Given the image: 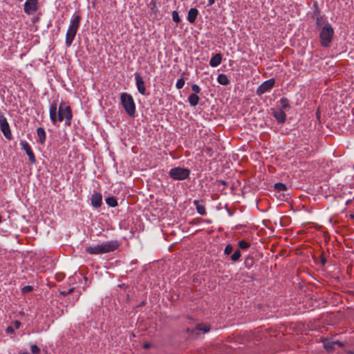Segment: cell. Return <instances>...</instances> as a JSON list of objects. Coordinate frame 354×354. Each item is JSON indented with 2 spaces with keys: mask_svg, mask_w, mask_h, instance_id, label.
Returning <instances> with one entry per match:
<instances>
[{
  "mask_svg": "<svg viewBox=\"0 0 354 354\" xmlns=\"http://www.w3.org/2000/svg\"><path fill=\"white\" fill-rule=\"evenodd\" d=\"M281 102V105L285 109H288L290 107V103H289V101L288 100V99L285 98H282V99H281L280 100Z\"/></svg>",
  "mask_w": 354,
  "mask_h": 354,
  "instance_id": "24",
  "label": "cell"
},
{
  "mask_svg": "<svg viewBox=\"0 0 354 354\" xmlns=\"http://www.w3.org/2000/svg\"><path fill=\"white\" fill-rule=\"evenodd\" d=\"M197 329L203 332H208V331L210 330V327L207 325H203V324H201V325H199L197 326Z\"/></svg>",
  "mask_w": 354,
  "mask_h": 354,
  "instance_id": "25",
  "label": "cell"
},
{
  "mask_svg": "<svg viewBox=\"0 0 354 354\" xmlns=\"http://www.w3.org/2000/svg\"><path fill=\"white\" fill-rule=\"evenodd\" d=\"M185 85V80L183 78H180L178 79V80L177 81L176 84V88L178 89H181L183 88V87H184Z\"/></svg>",
  "mask_w": 354,
  "mask_h": 354,
  "instance_id": "26",
  "label": "cell"
},
{
  "mask_svg": "<svg viewBox=\"0 0 354 354\" xmlns=\"http://www.w3.org/2000/svg\"><path fill=\"white\" fill-rule=\"evenodd\" d=\"M172 19L176 24H178L181 21V18L179 17V14L176 11H174L172 12Z\"/></svg>",
  "mask_w": 354,
  "mask_h": 354,
  "instance_id": "23",
  "label": "cell"
},
{
  "mask_svg": "<svg viewBox=\"0 0 354 354\" xmlns=\"http://www.w3.org/2000/svg\"><path fill=\"white\" fill-rule=\"evenodd\" d=\"M0 127H1V131L2 134H4V137L8 140H11L13 139L12 133H11V130L10 129L9 124L8 122L7 119L4 117L3 114H1L0 116Z\"/></svg>",
  "mask_w": 354,
  "mask_h": 354,
  "instance_id": "6",
  "label": "cell"
},
{
  "mask_svg": "<svg viewBox=\"0 0 354 354\" xmlns=\"http://www.w3.org/2000/svg\"><path fill=\"white\" fill-rule=\"evenodd\" d=\"M273 114L274 118L279 123H284L287 120V115H286L285 112L283 111L282 109H277V110H274Z\"/></svg>",
  "mask_w": 354,
  "mask_h": 354,
  "instance_id": "11",
  "label": "cell"
},
{
  "mask_svg": "<svg viewBox=\"0 0 354 354\" xmlns=\"http://www.w3.org/2000/svg\"><path fill=\"white\" fill-rule=\"evenodd\" d=\"M334 344L336 343H333V342H329L328 340H327V341L324 343V347H325V349L328 351H332V350L334 349Z\"/></svg>",
  "mask_w": 354,
  "mask_h": 354,
  "instance_id": "22",
  "label": "cell"
},
{
  "mask_svg": "<svg viewBox=\"0 0 354 354\" xmlns=\"http://www.w3.org/2000/svg\"><path fill=\"white\" fill-rule=\"evenodd\" d=\"M275 84V80L274 78L269 79V80L263 82V83L259 86L256 93H257V95L261 96L262 94H265L268 91L271 90V89L274 87Z\"/></svg>",
  "mask_w": 354,
  "mask_h": 354,
  "instance_id": "7",
  "label": "cell"
},
{
  "mask_svg": "<svg viewBox=\"0 0 354 354\" xmlns=\"http://www.w3.org/2000/svg\"><path fill=\"white\" fill-rule=\"evenodd\" d=\"M80 15H76L71 21V24L69 25V29H68L67 35H66V44H67V47H70L72 42H73L74 38L75 37L77 30H78L79 26H80Z\"/></svg>",
  "mask_w": 354,
  "mask_h": 354,
  "instance_id": "2",
  "label": "cell"
},
{
  "mask_svg": "<svg viewBox=\"0 0 354 354\" xmlns=\"http://www.w3.org/2000/svg\"><path fill=\"white\" fill-rule=\"evenodd\" d=\"M120 246V241L114 240L102 243V244L96 246H90V247L87 248V251L90 254H102V253L113 252V251L118 249Z\"/></svg>",
  "mask_w": 354,
  "mask_h": 354,
  "instance_id": "1",
  "label": "cell"
},
{
  "mask_svg": "<svg viewBox=\"0 0 354 354\" xmlns=\"http://www.w3.org/2000/svg\"><path fill=\"white\" fill-rule=\"evenodd\" d=\"M21 147H22L23 149H24V150L25 151L26 154H27V156H29L30 161H31V163H32V164H33L35 163V155L33 154V152L32 151V149H31V146L29 145V144L27 143V142L24 141V140H21L20 142Z\"/></svg>",
  "mask_w": 354,
  "mask_h": 354,
  "instance_id": "9",
  "label": "cell"
},
{
  "mask_svg": "<svg viewBox=\"0 0 354 354\" xmlns=\"http://www.w3.org/2000/svg\"><path fill=\"white\" fill-rule=\"evenodd\" d=\"M15 327L17 329L19 328V327H20V326H21V322H18V321H17V322H15Z\"/></svg>",
  "mask_w": 354,
  "mask_h": 354,
  "instance_id": "32",
  "label": "cell"
},
{
  "mask_svg": "<svg viewBox=\"0 0 354 354\" xmlns=\"http://www.w3.org/2000/svg\"><path fill=\"white\" fill-rule=\"evenodd\" d=\"M333 29L330 24H327L322 28L320 35V37L321 44L323 47H327L330 45L332 42V39H333Z\"/></svg>",
  "mask_w": 354,
  "mask_h": 354,
  "instance_id": "4",
  "label": "cell"
},
{
  "mask_svg": "<svg viewBox=\"0 0 354 354\" xmlns=\"http://www.w3.org/2000/svg\"><path fill=\"white\" fill-rule=\"evenodd\" d=\"M91 202L94 208H100L102 203V196L101 194L99 192L94 194L91 198Z\"/></svg>",
  "mask_w": 354,
  "mask_h": 354,
  "instance_id": "12",
  "label": "cell"
},
{
  "mask_svg": "<svg viewBox=\"0 0 354 354\" xmlns=\"http://www.w3.org/2000/svg\"><path fill=\"white\" fill-rule=\"evenodd\" d=\"M50 118L53 125H56L57 121V103L53 102L50 107Z\"/></svg>",
  "mask_w": 354,
  "mask_h": 354,
  "instance_id": "13",
  "label": "cell"
},
{
  "mask_svg": "<svg viewBox=\"0 0 354 354\" xmlns=\"http://www.w3.org/2000/svg\"><path fill=\"white\" fill-rule=\"evenodd\" d=\"M120 101L126 113L130 117H134L136 114V104L133 97L130 94L122 93L120 94Z\"/></svg>",
  "mask_w": 354,
  "mask_h": 354,
  "instance_id": "3",
  "label": "cell"
},
{
  "mask_svg": "<svg viewBox=\"0 0 354 354\" xmlns=\"http://www.w3.org/2000/svg\"><path fill=\"white\" fill-rule=\"evenodd\" d=\"M198 14V11L196 9L193 8V9H190L189 11V12H188V21H189V22L191 23V24L194 23L195 20H196V17H197Z\"/></svg>",
  "mask_w": 354,
  "mask_h": 354,
  "instance_id": "16",
  "label": "cell"
},
{
  "mask_svg": "<svg viewBox=\"0 0 354 354\" xmlns=\"http://www.w3.org/2000/svg\"><path fill=\"white\" fill-rule=\"evenodd\" d=\"M209 4L210 5L214 4V1H209Z\"/></svg>",
  "mask_w": 354,
  "mask_h": 354,
  "instance_id": "33",
  "label": "cell"
},
{
  "mask_svg": "<svg viewBox=\"0 0 354 354\" xmlns=\"http://www.w3.org/2000/svg\"><path fill=\"white\" fill-rule=\"evenodd\" d=\"M192 91H194L196 94H199L200 92H201V88L198 87L197 84H193V85L192 86Z\"/></svg>",
  "mask_w": 354,
  "mask_h": 354,
  "instance_id": "28",
  "label": "cell"
},
{
  "mask_svg": "<svg viewBox=\"0 0 354 354\" xmlns=\"http://www.w3.org/2000/svg\"><path fill=\"white\" fill-rule=\"evenodd\" d=\"M31 350H32L33 353H35V354L38 353H39V348H38L37 346H33V347H32V349H31Z\"/></svg>",
  "mask_w": 354,
  "mask_h": 354,
  "instance_id": "30",
  "label": "cell"
},
{
  "mask_svg": "<svg viewBox=\"0 0 354 354\" xmlns=\"http://www.w3.org/2000/svg\"><path fill=\"white\" fill-rule=\"evenodd\" d=\"M221 62H222V55L220 53H217L212 57L210 61V64L211 67H216L221 64Z\"/></svg>",
  "mask_w": 354,
  "mask_h": 354,
  "instance_id": "14",
  "label": "cell"
},
{
  "mask_svg": "<svg viewBox=\"0 0 354 354\" xmlns=\"http://www.w3.org/2000/svg\"><path fill=\"white\" fill-rule=\"evenodd\" d=\"M6 331H7V332H8V333H13V332H14V330H13V327H8L7 329H6Z\"/></svg>",
  "mask_w": 354,
  "mask_h": 354,
  "instance_id": "31",
  "label": "cell"
},
{
  "mask_svg": "<svg viewBox=\"0 0 354 354\" xmlns=\"http://www.w3.org/2000/svg\"><path fill=\"white\" fill-rule=\"evenodd\" d=\"M106 203H107V204L108 205V206L112 207V208H114V207L118 206V201H117V200L114 197L107 198H106Z\"/></svg>",
  "mask_w": 354,
  "mask_h": 354,
  "instance_id": "21",
  "label": "cell"
},
{
  "mask_svg": "<svg viewBox=\"0 0 354 354\" xmlns=\"http://www.w3.org/2000/svg\"><path fill=\"white\" fill-rule=\"evenodd\" d=\"M218 82L221 84V85H228L230 83L229 79L228 78L227 76L224 74H220L217 77Z\"/></svg>",
  "mask_w": 354,
  "mask_h": 354,
  "instance_id": "19",
  "label": "cell"
},
{
  "mask_svg": "<svg viewBox=\"0 0 354 354\" xmlns=\"http://www.w3.org/2000/svg\"><path fill=\"white\" fill-rule=\"evenodd\" d=\"M33 289V288L32 287H31V286H28V287H25L24 288H23L22 292L24 293H29V292H31V291H32Z\"/></svg>",
  "mask_w": 354,
  "mask_h": 354,
  "instance_id": "29",
  "label": "cell"
},
{
  "mask_svg": "<svg viewBox=\"0 0 354 354\" xmlns=\"http://www.w3.org/2000/svg\"><path fill=\"white\" fill-rule=\"evenodd\" d=\"M38 9V1L37 0H29L24 4V10L27 15H33Z\"/></svg>",
  "mask_w": 354,
  "mask_h": 354,
  "instance_id": "8",
  "label": "cell"
},
{
  "mask_svg": "<svg viewBox=\"0 0 354 354\" xmlns=\"http://www.w3.org/2000/svg\"><path fill=\"white\" fill-rule=\"evenodd\" d=\"M37 134L38 138H39V141L40 144H44L46 141V138H47V135H46V132L42 127H39L37 130Z\"/></svg>",
  "mask_w": 354,
  "mask_h": 354,
  "instance_id": "17",
  "label": "cell"
},
{
  "mask_svg": "<svg viewBox=\"0 0 354 354\" xmlns=\"http://www.w3.org/2000/svg\"><path fill=\"white\" fill-rule=\"evenodd\" d=\"M170 176L176 180H186L190 175V170L186 168H173L170 172Z\"/></svg>",
  "mask_w": 354,
  "mask_h": 354,
  "instance_id": "5",
  "label": "cell"
},
{
  "mask_svg": "<svg viewBox=\"0 0 354 354\" xmlns=\"http://www.w3.org/2000/svg\"><path fill=\"white\" fill-rule=\"evenodd\" d=\"M188 101H189L190 105L192 106V107H195L199 102V97L198 96L197 94H190L189 98H188Z\"/></svg>",
  "mask_w": 354,
  "mask_h": 354,
  "instance_id": "18",
  "label": "cell"
},
{
  "mask_svg": "<svg viewBox=\"0 0 354 354\" xmlns=\"http://www.w3.org/2000/svg\"><path fill=\"white\" fill-rule=\"evenodd\" d=\"M275 188L276 189L279 190H282V191H284V190H287V187L284 186V184H282V183H278V184H276L275 186Z\"/></svg>",
  "mask_w": 354,
  "mask_h": 354,
  "instance_id": "27",
  "label": "cell"
},
{
  "mask_svg": "<svg viewBox=\"0 0 354 354\" xmlns=\"http://www.w3.org/2000/svg\"><path fill=\"white\" fill-rule=\"evenodd\" d=\"M64 108H65V105H64V102H62L59 105L58 110V120L59 122L63 121L64 118Z\"/></svg>",
  "mask_w": 354,
  "mask_h": 354,
  "instance_id": "20",
  "label": "cell"
},
{
  "mask_svg": "<svg viewBox=\"0 0 354 354\" xmlns=\"http://www.w3.org/2000/svg\"><path fill=\"white\" fill-rule=\"evenodd\" d=\"M64 118H66V122L68 125H71V121L73 118V113L71 108L70 106L65 105V108H64Z\"/></svg>",
  "mask_w": 354,
  "mask_h": 354,
  "instance_id": "15",
  "label": "cell"
},
{
  "mask_svg": "<svg viewBox=\"0 0 354 354\" xmlns=\"http://www.w3.org/2000/svg\"><path fill=\"white\" fill-rule=\"evenodd\" d=\"M135 79L138 91L142 95H145V92H146V87H145V82H144L142 76L138 73H136L135 74Z\"/></svg>",
  "mask_w": 354,
  "mask_h": 354,
  "instance_id": "10",
  "label": "cell"
}]
</instances>
